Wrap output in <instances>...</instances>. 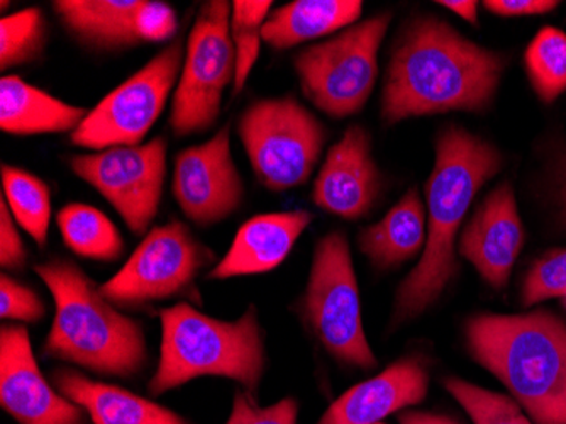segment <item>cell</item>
<instances>
[{"label": "cell", "mask_w": 566, "mask_h": 424, "mask_svg": "<svg viewBox=\"0 0 566 424\" xmlns=\"http://www.w3.org/2000/svg\"><path fill=\"white\" fill-rule=\"evenodd\" d=\"M182 41L177 40L102 99L70 135L72 145L97 152L142 145L164 113L182 73Z\"/></svg>", "instance_id": "11"}, {"label": "cell", "mask_w": 566, "mask_h": 424, "mask_svg": "<svg viewBox=\"0 0 566 424\" xmlns=\"http://www.w3.org/2000/svg\"><path fill=\"white\" fill-rule=\"evenodd\" d=\"M308 210L272 213L248 219L221 261H218L209 277L216 280L233 277L259 276L276 269L302 232L313 223Z\"/></svg>", "instance_id": "19"}, {"label": "cell", "mask_w": 566, "mask_h": 424, "mask_svg": "<svg viewBox=\"0 0 566 424\" xmlns=\"http://www.w3.org/2000/svg\"><path fill=\"white\" fill-rule=\"evenodd\" d=\"M161 350L149 394L161 395L199 378L231 379L256 395L266 369L265 333L250 306L237 321L197 311L189 302L160 311Z\"/></svg>", "instance_id": "5"}, {"label": "cell", "mask_w": 566, "mask_h": 424, "mask_svg": "<svg viewBox=\"0 0 566 424\" xmlns=\"http://www.w3.org/2000/svg\"><path fill=\"white\" fill-rule=\"evenodd\" d=\"M443 384L475 424H534L514 397L457 378L447 379Z\"/></svg>", "instance_id": "29"}, {"label": "cell", "mask_w": 566, "mask_h": 424, "mask_svg": "<svg viewBox=\"0 0 566 424\" xmlns=\"http://www.w3.org/2000/svg\"><path fill=\"white\" fill-rule=\"evenodd\" d=\"M389 24L387 12L374 15L295 56L302 92L317 110L336 120L364 110L377 82L378 51Z\"/></svg>", "instance_id": "8"}, {"label": "cell", "mask_w": 566, "mask_h": 424, "mask_svg": "<svg viewBox=\"0 0 566 424\" xmlns=\"http://www.w3.org/2000/svg\"><path fill=\"white\" fill-rule=\"evenodd\" d=\"M302 312L334 360L353 369H375L377 359L365 334L352 251L343 232H329L317 244Z\"/></svg>", "instance_id": "6"}, {"label": "cell", "mask_w": 566, "mask_h": 424, "mask_svg": "<svg viewBox=\"0 0 566 424\" xmlns=\"http://www.w3.org/2000/svg\"><path fill=\"white\" fill-rule=\"evenodd\" d=\"M53 9L76 40L101 50L160 43L178 28L174 9L151 0H56Z\"/></svg>", "instance_id": "14"}, {"label": "cell", "mask_w": 566, "mask_h": 424, "mask_svg": "<svg viewBox=\"0 0 566 424\" xmlns=\"http://www.w3.org/2000/svg\"><path fill=\"white\" fill-rule=\"evenodd\" d=\"M231 14L233 4L226 0L206 2L197 14L171 104L170 126L177 136L208 131L221 114L226 89L231 82L234 85Z\"/></svg>", "instance_id": "9"}, {"label": "cell", "mask_w": 566, "mask_h": 424, "mask_svg": "<svg viewBox=\"0 0 566 424\" xmlns=\"http://www.w3.org/2000/svg\"><path fill=\"white\" fill-rule=\"evenodd\" d=\"M46 314L43 299L24 283L2 273L0 277V316L2 320L38 323Z\"/></svg>", "instance_id": "32"}, {"label": "cell", "mask_w": 566, "mask_h": 424, "mask_svg": "<svg viewBox=\"0 0 566 424\" xmlns=\"http://www.w3.org/2000/svg\"><path fill=\"white\" fill-rule=\"evenodd\" d=\"M400 424H460L453 417L443 414L426 413V411H402L399 414Z\"/></svg>", "instance_id": "36"}, {"label": "cell", "mask_w": 566, "mask_h": 424, "mask_svg": "<svg viewBox=\"0 0 566 424\" xmlns=\"http://www.w3.org/2000/svg\"><path fill=\"white\" fill-rule=\"evenodd\" d=\"M28 263V250L15 228V219L8 203L0 204V265L2 269L22 270Z\"/></svg>", "instance_id": "33"}, {"label": "cell", "mask_w": 566, "mask_h": 424, "mask_svg": "<svg viewBox=\"0 0 566 424\" xmlns=\"http://www.w3.org/2000/svg\"><path fill=\"white\" fill-rule=\"evenodd\" d=\"M523 221L509 182L483 200L461 235L460 254L472 261L482 279L494 289L507 286L509 277L524 247Z\"/></svg>", "instance_id": "17"}, {"label": "cell", "mask_w": 566, "mask_h": 424, "mask_svg": "<svg viewBox=\"0 0 566 424\" xmlns=\"http://www.w3.org/2000/svg\"><path fill=\"white\" fill-rule=\"evenodd\" d=\"M46 24L40 9L30 8L0 19V66L24 65L41 55Z\"/></svg>", "instance_id": "27"}, {"label": "cell", "mask_w": 566, "mask_h": 424, "mask_svg": "<svg viewBox=\"0 0 566 424\" xmlns=\"http://www.w3.org/2000/svg\"><path fill=\"white\" fill-rule=\"evenodd\" d=\"M87 111L66 104L15 75L0 81V127L9 135L70 133L84 123Z\"/></svg>", "instance_id": "21"}, {"label": "cell", "mask_w": 566, "mask_h": 424, "mask_svg": "<svg viewBox=\"0 0 566 424\" xmlns=\"http://www.w3.org/2000/svg\"><path fill=\"white\" fill-rule=\"evenodd\" d=\"M486 9L502 18H521V15L545 14L558 8L552 0H489Z\"/></svg>", "instance_id": "34"}, {"label": "cell", "mask_w": 566, "mask_h": 424, "mask_svg": "<svg viewBox=\"0 0 566 424\" xmlns=\"http://www.w3.org/2000/svg\"><path fill=\"white\" fill-rule=\"evenodd\" d=\"M443 8L450 9L454 14L465 19V21L476 24L479 19V4L473 0H444V2H438Z\"/></svg>", "instance_id": "37"}, {"label": "cell", "mask_w": 566, "mask_h": 424, "mask_svg": "<svg viewBox=\"0 0 566 424\" xmlns=\"http://www.w3.org/2000/svg\"><path fill=\"white\" fill-rule=\"evenodd\" d=\"M171 190L186 218L203 228L219 225L240 209L244 185L231 153L229 124L203 145L178 153Z\"/></svg>", "instance_id": "13"}, {"label": "cell", "mask_w": 566, "mask_h": 424, "mask_svg": "<svg viewBox=\"0 0 566 424\" xmlns=\"http://www.w3.org/2000/svg\"><path fill=\"white\" fill-rule=\"evenodd\" d=\"M374 424H384V423H374Z\"/></svg>", "instance_id": "39"}, {"label": "cell", "mask_w": 566, "mask_h": 424, "mask_svg": "<svg viewBox=\"0 0 566 424\" xmlns=\"http://www.w3.org/2000/svg\"><path fill=\"white\" fill-rule=\"evenodd\" d=\"M553 180H555V196L556 204H558L559 218H562L563 225L566 226V152L559 156L555 174H553Z\"/></svg>", "instance_id": "35"}, {"label": "cell", "mask_w": 566, "mask_h": 424, "mask_svg": "<svg viewBox=\"0 0 566 424\" xmlns=\"http://www.w3.org/2000/svg\"><path fill=\"white\" fill-rule=\"evenodd\" d=\"M524 65L537 97L546 104L555 102L566 92V33L543 28L527 46Z\"/></svg>", "instance_id": "26"}, {"label": "cell", "mask_w": 566, "mask_h": 424, "mask_svg": "<svg viewBox=\"0 0 566 424\" xmlns=\"http://www.w3.org/2000/svg\"><path fill=\"white\" fill-rule=\"evenodd\" d=\"M559 299H562V306H563V308H565V309H566V296H563V298H559Z\"/></svg>", "instance_id": "38"}, {"label": "cell", "mask_w": 566, "mask_h": 424, "mask_svg": "<svg viewBox=\"0 0 566 424\" xmlns=\"http://www.w3.org/2000/svg\"><path fill=\"white\" fill-rule=\"evenodd\" d=\"M2 199L8 203L15 223L44 247L51 219V193L46 182L21 168L2 165Z\"/></svg>", "instance_id": "25"}, {"label": "cell", "mask_w": 566, "mask_h": 424, "mask_svg": "<svg viewBox=\"0 0 566 424\" xmlns=\"http://www.w3.org/2000/svg\"><path fill=\"white\" fill-rule=\"evenodd\" d=\"M566 296V248L548 251L524 277L521 301L526 308Z\"/></svg>", "instance_id": "30"}, {"label": "cell", "mask_w": 566, "mask_h": 424, "mask_svg": "<svg viewBox=\"0 0 566 424\" xmlns=\"http://www.w3.org/2000/svg\"><path fill=\"white\" fill-rule=\"evenodd\" d=\"M56 225L65 247L78 257L113 263L126 248L117 226L97 207L70 204L60 210Z\"/></svg>", "instance_id": "24"}, {"label": "cell", "mask_w": 566, "mask_h": 424, "mask_svg": "<svg viewBox=\"0 0 566 424\" xmlns=\"http://www.w3.org/2000/svg\"><path fill=\"white\" fill-rule=\"evenodd\" d=\"M272 2H254V0H237L231 14V37L237 51V76H234V95L243 91L248 76L259 60L260 44L263 41V25L269 15Z\"/></svg>", "instance_id": "28"}, {"label": "cell", "mask_w": 566, "mask_h": 424, "mask_svg": "<svg viewBox=\"0 0 566 424\" xmlns=\"http://www.w3.org/2000/svg\"><path fill=\"white\" fill-rule=\"evenodd\" d=\"M55 299V320L43 344L46 359L72 363L104 378L133 379L149 362L148 341L138 321L102 294L101 286L72 260L36 265Z\"/></svg>", "instance_id": "3"}, {"label": "cell", "mask_w": 566, "mask_h": 424, "mask_svg": "<svg viewBox=\"0 0 566 424\" xmlns=\"http://www.w3.org/2000/svg\"><path fill=\"white\" fill-rule=\"evenodd\" d=\"M380 193V174L371 156L370 136L352 126L331 146L314 184L316 206L345 219L367 216Z\"/></svg>", "instance_id": "16"}, {"label": "cell", "mask_w": 566, "mask_h": 424, "mask_svg": "<svg viewBox=\"0 0 566 424\" xmlns=\"http://www.w3.org/2000/svg\"><path fill=\"white\" fill-rule=\"evenodd\" d=\"M70 168L109 200L135 235H148L146 231L157 218L167 175L164 138L76 155L70 161Z\"/></svg>", "instance_id": "12"}, {"label": "cell", "mask_w": 566, "mask_h": 424, "mask_svg": "<svg viewBox=\"0 0 566 424\" xmlns=\"http://www.w3.org/2000/svg\"><path fill=\"white\" fill-rule=\"evenodd\" d=\"M502 155L460 126L441 131L428 187L429 232L424 254L397 290L394 320L421 316L443 294L458 272L454 240L473 199L501 172Z\"/></svg>", "instance_id": "2"}, {"label": "cell", "mask_w": 566, "mask_h": 424, "mask_svg": "<svg viewBox=\"0 0 566 424\" xmlns=\"http://www.w3.org/2000/svg\"><path fill=\"white\" fill-rule=\"evenodd\" d=\"M467 347L511 392L534 424H566V321L530 314L473 316Z\"/></svg>", "instance_id": "4"}, {"label": "cell", "mask_w": 566, "mask_h": 424, "mask_svg": "<svg viewBox=\"0 0 566 424\" xmlns=\"http://www.w3.org/2000/svg\"><path fill=\"white\" fill-rule=\"evenodd\" d=\"M214 261L189 226L170 221L143 238L123 269L101 286L102 294L119 309H142L153 302L190 296L200 270Z\"/></svg>", "instance_id": "10"}, {"label": "cell", "mask_w": 566, "mask_h": 424, "mask_svg": "<svg viewBox=\"0 0 566 424\" xmlns=\"http://www.w3.org/2000/svg\"><path fill=\"white\" fill-rule=\"evenodd\" d=\"M424 204L410 189L377 225L361 229L358 247L380 270L392 269L424 250Z\"/></svg>", "instance_id": "23"}, {"label": "cell", "mask_w": 566, "mask_h": 424, "mask_svg": "<svg viewBox=\"0 0 566 424\" xmlns=\"http://www.w3.org/2000/svg\"><path fill=\"white\" fill-rule=\"evenodd\" d=\"M298 403L294 397H285L273 406L262 407L256 395L238 391L233 411L226 424H297Z\"/></svg>", "instance_id": "31"}, {"label": "cell", "mask_w": 566, "mask_h": 424, "mask_svg": "<svg viewBox=\"0 0 566 424\" xmlns=\"http://www.w3.org/2000/svg\"><path fill=\"white\" fill-rule=\"evenodd\" d=\"M428 369L416 356H406L380 374L346 391L317 424H374L424 401Z\"/></svg>", "instance_id": "18"}, {"label": "cell", "mask_w": 566, "mask_h": 424, "mask_svg": "<svg viewBox=\"0 0 566 424\" xmlns=\"http://www.w3.org/2000/svg\"><path fill=\"white\" fill-rule=\"evenodd\" d=\"M0 406L19 424H94L41 374L22 324L0 330Z\"/></svg>", "instance_id": "15"}, {"label": "cell", "mask_w": 566, "mask_h": 424, "mask_svg": "<svg viewBox=\"0 0 566 424\" xmlns=\"http://www.w3.org/2000/svg\"><path fill=\"white\" fill-rule=\"evenodd\" d=\"M361 11L364 4L359 0H295L266 19L263 41L275 50H289L352 28Z\"/></svg>", "instance_id": "22"}, {"label": "cell", "mask_w": 566, "mask_h": 424, "mask_svg": "<svg viewBox=\"0 0 566 424\" xmlns=\"http://www.w3.org/2000/svg\"><path fill=\"white\" fill-rule=\"evenodd\" d=\"M238 135L254 175L273 193L304 185L327 139L323 123L294 97L262 99L248 105Z\"/></svg>", "instance_id": "7"}, {"label": "cell", "mask_w": 566, "mask_h": 424, "mask_svg": "<svg viewBox=\"0 0 566 424\" xmlns=\"http://www.w3.org/2000/svg\"><path fill=\"white\" fill-rule=\"evenodd\" d=\"M504 70L497 51L467 40L440 19H419L394 50L381 117L396 124L450 111L482 113L494 101Z\"/></svg>", "instance_id": "1"}, {"label": "cell", "mask_w": 566, "mask_h": 424, "mask_svg": "<svg viewBox=\"0 0 566 424\" xmlns=\"http://www.w3.org/2000/svg\"><path fill=\"white\" fill-rule=\"evenodd\" d=\"M51 382L66 400L85 410L94 424H193L155 401L94 381L69 366L56 369Z\"/></svg>", "instance_id": "20"}]
</instances>
